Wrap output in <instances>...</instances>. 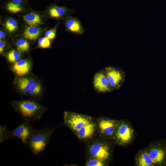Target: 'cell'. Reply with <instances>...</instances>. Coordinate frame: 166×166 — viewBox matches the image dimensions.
Segmentation results:
<instances>
[{
	"label": "cell",
	"mask_w": 166,
	"mask_h": 166,
	"mask_svg": "<svg viewBox=\"0 0 166 166\" xmlns=\"http://www.w3.org/2000/svg\"><path fill=\"white\" fill-rule=\"evenodd\" d=\"M10 103L16 111L24 120L38 121L46 110V108L35 99L12 101Z\"/></svg>",
	"instance_id": "obj_1"
},
{
	"label": "cell",
	"mask_w": 166,
	"mask_h": 166,
	"mask_svg": "<svg viewBox=\"0 0 166 166\" xmlns=\"http://www.w3.org/2000/svg\"><path fill=\"white\" fill-rule=\"evenodd\" d=\"M54 129L45 128L40 129H34L26 144L35 155L42 152L46 148Z\"/></svg>",
	"instance_id": "obj_2"
},
{
	"label": "cell",
	"mask_w": 166,
	"mask_h": 166,
	"mask_svg": "<svg viewBox=\"0 0 166 166\" xmlns=\"http://www.w3.org/2000/svg\"><path fill=\"white\" fill-rule=\"evenodd\" d=\"M64 123L75 132L84 126L93 122L89 116L73 112L65 111Z\"/></svg>",
	"instance_id": "obj_3"
},
{
	"label": "cell",
	"mask_w": 166,
	"mask_h": 166,
	"mask_svg": "<svg viewBox=\"0 0 166 166\" xmlns=\"http://www.w3.org/2000/svg\"><path fill=\"white\" fill-rule=\"evenodd\" d=\"M134 135L133 128L127 121L121 120L118 121L114 134L117 143L121 145H124L130 143Z\"/></svg>",
	"instance_id": "obj_4"
},
{
	"label": "cell",
	"mask_w": 166,
	"mask_h": 166,
	"mask_svg": "<svg viewBox=\"0 0 166 166\" xmlns=\"http://www.w3.org/2000/svg\"><path fill=\"white\" fill-rule=\"evenodd\" d=\"M112 91L119 89L122 85L125 78V73L120 68L109 66L103 69Z\"/></svg>",
	"instance_id": "obj_5"
},
{
	"label": "cell",
	"mask_w": 166,
	"mask_h": 166,
	"mask_svg": "<svg viewBox=\"0 0 166 166\" xmlns=\"http://www.w3.org/2000/svg\"><path fill=\"white\" fill-rule=\"evenodd\" d=\"M23 122L14 130L10 131L11 138L20 139L23 143L26 144L34 129L33 121L23 119Z\"/></svg>",
	"instance_id": "obj_6"
},
{
	"label": "cell",
	"mask_w": 166,
	"mask_h": 166,
	"mask_svg": "<svg viewBox=\"0 0 166 166\" xmlns=\"http://www.w3.org/2000/svg\"><path fill=\"white\" fill-rule=\"evenodd\" d=\"M89 152L91 157L105 162L109 159L110 155L109 146L107 144L101 142H95L91 145Z\"/></svg>",
	"instance_id": "obj_7"
},
{
	"label": "cell",
	"mask_w": 166,
	"mask_h": 166,
	"mask_svg": "<svg viewBox=\"0 0 166 166\" xmlns=\"http://www.w3.org/2000/svg\"><path fill=\"white\" fill-rule=\"evenodd\" d=\"M95 90L99 93H106L112 91L103 69L96 73L93 79Z\"/></svg>",
	"instance_id": "obj_8"
},
{
	"label": "cell",
	"mask_w": 166,
	"mask_h": 166,
	"mask_svg": "<svg viewBox=\"0 0 166 166\" xmlns=\"http://www.w3.org/2000/svg\"><path fill=\"white\" fill-rule=\"evenodd\" d=\"M155 165L160 166L166 162V149L160 144L152 145L147 149Z\"/></svg>",
	"instance_id": "obj_9"
},
{
	"label": "cell",
	"mask_w": 166,
	"mask_h": 166,
	"mask_svg": "<svg viewBox=\"0 0 166 166\" xmlns=\"http://www.w3.org/2000/svg\"><path fill=\"white\" fill-rule=\"evenodd\" d=\"M118 121L108 118L100 119L98 121V125L100 132L106 136H114Z\"/></svg>",
	"instance_id": "obj_10"
},
{
	"label": "cell",
	"mask_w": 166,
	"mask_h": 166,
	"mask_svg": "<svg viewBox=\"0 0 166 166\" xmlns=\"http://www.w3.org/2000/svg\"><path fill=\"white\" fill-rule=\"evenodd\" d=\"M35 81L36 78L33 76L26 75L18 76L15 83L19 91L23 94H26Z\"/></svg>",
	"instance_id": "obj_11"
},
{
	"label": "cell",
	"mask_w": 166,
	"mask_h": 166,
	"mask_svg": "<svg viewBox=\"0 0 166 166\" xmlns=\"http://www.w3.org/2000/svg\"><path fill=\"white\" fill-rule=\"evenodd\" d=\"M64 21L67 31L77 35H81L84 33V29L78 18L69 16L66 18Z\"/></svg>",
	"instance_id": "obj_12"
},
{
	"label": "cell",
	"mask_w": 166,
	"mask_h": 166,
	"mask_svg": "<svg viewBox=\"0 0 166 166\" xmlns=\"http://www.w3.org/2000/svg\"><path fill=\"white\" fill-rule=\"evenodd\" d=\"M31 66L30 61L22 59L14 63L11 69L18 76H23L27 75L29 73Z\"/></svg>",
	"instance_id": "obj_13"
},
{
	"label": "cell",
	"mask_w": 166,
	"mask_h": 166,
	"mask_svg": "<svg viewBox=\"0 0 166 166\" xmlns=\"http://www.w3.org/2000/svg\"><path fill=\"white\" fill-rule=\"evenodd\" d=\"M73 11V10L69 9L64 7L59 6L56 5L51 6L48 9V13L50 17L57 19L63 18Z\"/></svg>",
	"instance_id": "obj_14"
},
{
	"label": "cell",
	"mask_w": 166,
	"mask_h": 166,
	"mask_svg": "<svg viewBox=\"0 0 166 166\" xmlns=\"http://www.w3.org/2000/svg\"><path fill=\"white\" fill-rule=\"evenodd\" d=\"M135 161L136 164L137 166H155L146 149L138 152L136 156Z\"/></svg>",
	"instance_id": "obj_15"
},
{
	"label": "cell",
	"mask_w": 166,
	"mask_h": 166,
	"mask_svg": "<svg viewBox=\"0 0 166 166\" xmlns=\"http://www.w3.org/2000/svg\"><path fill=\"white\" fill-rule=\"evenodd\" d=\"M95 130V125L92 122L81 128L75 133L78 138L81 139H86L92 137Z\"/></svg>",
	"instance_id": "obj_16"
},
{
	"label": "cell",
	"mask_w": 166,
	"mask_h": 166,
	"mask_svg": "<svg viewBox=\"0 0 166 166\" xmlns=\"http://www.w3.org/2000/svg\"><path fill=\"white\" fill-rule=\"evenodd\" d=\"M23 0H10L6 5V10L10 12L16 13L23 9Z\"/></svg>",
	"instance_id": "obj_17"
},
{
	"label": "cell",
	"mask_w": 166,
	"mask_h": 166,
	"mask_svg": "<svg viewBox=\"0 0 166 166\" xmlns=\"http://www.w3.org/2000/svg\"><path fill=\"white\" fill-rule=\"evenodd\" d=\"M23 19L26 23L30 26H37L42 24L40 16L34 13H30L25 15Z\"/></svg>",
	"instance_id": "obj_18"
},
{
	"label": "cell",
	"mask_w": 166,
	"mask_h": 166,
	"mask_svg": "<svg viewBox=\"0 0 166 166\" xmlns=\"http://www.w3.org/2000/svg\"><path fill=\"white\" fill-rule=\"evenodd\" d=\"M41 31L36 26H29L23 32V36L29 40H35L38 38Z\"/></svg>",
	"instance_id": "obj_19"
},
{
	"label": "cell",
	"mask_w": 166,
	"mask_h": 166,
	"mask_svg": "<svg viewBox=\"0 0 166 166\" xmlns=\"http://www.w3.org/2000/svg\"><path fill=\"white\" fill-rule=\"evenodd\" d=\"M42 93V87L40 83L36 81L29 90L27 94L35 97H40Z\"/></svg>",
	"instance_id": "obj_20"
},
{
	"label": "cell",
	"mask_w": 166,
	"mask_h": 166,
	"mask_svg": "<svg viewBox=\"0 0 166 166\" xmlns=\"http://www.w3.org/2000/svg\"><path fill=\"white\" fill-rule=\"evenodd\" d=\"M16 45L18 51L20 53L26 52L30 49L29 43L24 39L20 38L18 40Z\"/></svg>",
	"instance_id": "obj_21"
},
{
	"label": "cell",
	"mask_w": 166,
	"mask_h": 166,
	"mask_svg": "<svg viewBox=\"0 0 166 166\" xmlns=\"http://www.w3.org/2000/svg\"><path fill=\"white\" fill-rule=\"evenodd\" d=\"M20 53L14 49L9 51L7 53L6 57L8 61L11 63H14L20 59Z\"/></svg>",
	"instance_id": "obj_22"
},
{
	"label": "cell",
	"mask_w": 166,
	"mask_h": 166,
	"mask_svg": "<svg viewBox=\"0 0 166 166\" xmlns=\"http://www.w3.org/2000/svg\"><path fill=\"white\" fill-rule=\"evenodd\" d=\"M17 22L13 18H10L8 19L5 23V28L10 32L11 33L15 31L17 29Z\"/></svg>",
	"instance_id": "obj_23"
},
{
	"label": "cell",
	"mask_w": 166,
	"mask_h": 166,
	"mask_svg": "<svg viewBox=\"0 0 166 166\" xmlns=\"http://www.w3.org/2000/svg\"><path fill=\"white\" fill-rule=\"evenodd\" d=\"M11 138L10 131H9L4 126H0V142L1 143Z\"/></svg>",
	"instance_id": "obj_24"
},
{
	"label": "cell",
	"mask_w": 166,
	"mask_h": 166,
	"mask_svg": "<svg viewBox=\"0 0 166 166\" xmlns=\"http://www.w3.org/2000/svg\"><path fill=\"white\" fill-rule=\"evenodd\" d=\"M105 165V162L95 158L91 157L87 162V166H103Z\"/></svg>",
	"instance_id": "obj_25"
},
{
	"label": "cell",
	"mask_w": 166,
	"mask_h": 166,
	"mask_svg": "<svg viewBox=\"0 0 166 166\" xmlns=\"http://www.w3.org/2000/svg\"><path fill=\"white\" fill-rule=\"evenodd\" d=\"M38 44L39 46L42 48H49L50 45V40L46 37L39 39Z\"/></svg>",
	"instance_id": "obj_26"
},
{
	"label": "cell",
	"mask_w": 166,
	"mask_h": 166,
	"mask_svg": "<svg viewBox=\"0 0 166 166\" xmlns=\"http://www.w3.org/2000/svg\"><path fill=\"white\" fill-rule=\"evenodd\" d=\"M57 26L58 25H57L53 28L46 31L45 34V37L49 40L54 39L56 37Z\"/></svg>",
	"instance_id": "obj_27"
},
{
	"label": "cell",
	"mask_w": 166,
	"mask_h": 166,
	"mask_svg": "<svg viewBox=\"0 0 166 166\" xmlns=\"http://www.w3.org/2000/svg\"><path fill=\"white\" fill-rule=\"evenodd\" d=\"M5 46V43L2 40L0 41V53H2L4 51V48Z\"/></svg>",
	"instance_id": "obj_28"
},
{
	"label": "cell",
	"mask_w": 166,
	"mask_h": 166,
	"mask_svg": "<svg viewBox=\"0 0 166 166\" xmlns=\"http://www.w3.org/2000/svg\"><path fill=\"white\" fill-rule=\"evenodd\" d=\"M6 37V34H5V33L1 31H0V39H2V38H4L5 37Z\"/></svg>",
	"instance_id": "obj_29"
}]
</instances>
